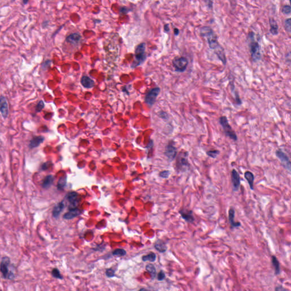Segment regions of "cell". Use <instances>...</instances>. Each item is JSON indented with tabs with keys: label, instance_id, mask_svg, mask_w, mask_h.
<instances>
[{
	"label": "cell",
	"instance_id": "cell-1",
	"mask_svg": "<svg viewBox=\"0 0 291 291\" xmlns=\"http://www.w3.org/2000/svg\"><path fill=\"white\" fill-rule=\"evenodd\" d=\"M201 36L206 38L210 48L214 51L221 46L218 41V37L212 28L208 26H204L200 28Z\"/></svg>",
	"mask_w": 291,
	"mask_h": 291
},
{
	"label": "cell",
	"instance_id": "cell-2",
	"mask_svg": "<svg viewBox=\"0 0 291 291\" xmlns=\"http://www.w3.org/2000/svg\"><path fill=\"white\" fill-rule=\"evenodd\" d=\"M0 271L5 279L13 280L15 278L14 267L11 259L6 256L2 258L0 262Z\"/></svg>",
	"mask_w": 291,
	"mask_h": 291
},
{
	"label": "cell",
	"instance_id": "cell-3",
	"mask_svg": "<svg viewBox=\"0 0 291 291\" xmlns=\"http://www.w3.org/2000/svg\"><path fill=\"white\" fill-rule=\"evenodd\" d=\"M254 33L249 32L248 36L249 45L251 57L254 62H258L261 60L262 55L260 53V47L259 43L255 41L254 39Z\"/></svg>",
	"mask_w": 291,
	"mask_h": 291
},
{
	"label": "cell",
	"instance_id": "cell-4",
	"mask_svg": "<svg viewBox=\"0 0 291 291\" xmlns=\"http://www.w3.org/2000/svg\"><path fill=\"white\" fill-rule=\"evenodd\" d=\"M189 154L187 151H182L179 154L176 159L177 170L180 172H186L190 168V163L188 160Z\"/></svg>",
	"mask_w": 291,
	"mask_h": 291
},
{
	"label": "cell",
	"instance_id": "cell-5",
	"mask_svg": "<svg viewBox=\"0 0 291 291\" xmlns=\"http://www.w3.org/2000/svg\"><path fill=\"white\" fill-rule=\"evenodd\" d=\"M219 121L221 126L223 128L225 135L234 141H237L238 140L237 135L229 124L227 117L225 116H222L220 117Z\"/></svg>",
	"mask_w": 291,
	"mask_h": 291
},
{
	"label": "cell",
	"instance_id": "cell-6",
	"mask_svg": "<svg viewBox=\"0 0 291 291\" xmlns=\"http://www.w3.org/2000/svg\"><path fill=\"white\" fill-rule=\"evenodd\" d=\"M145 43H141L136 48L135 52V60L132 67H137L143 63L146 59Z\"/></svg>",
	"mask_w": 291,
	"mask_h": 291
},
{
	"label": "cell",
	"instance_id": "cell-7",
	"mask_svg": "<svg viewBox=\"0 0 291 291\" xmlns=\"http://www.w3.org/2000/svg\"><path fill=\"white\" fill-rule=\"evenodd\" d=\"M172 64L176 71L183 72L188 66V59L185 57H176L172 61Z\"/></svg>",
	"mask_w": 291,
	"mask_h": 291
},
{
	"label": "cell",
	"instance_id": "cell-8",
	"mask_svg": "<svg viewBox=\"0 0 291 291\" xmlns=\"http://www.w3.org/2000/svg\"><path fill=\"white\" fill-rule=\"evenodd\" d=\"M276 155L277 156V158L280 160L282 166L284 167V168L285 170H287L288 171L291 172V162H290V160L289 159V158L287 155V154H285L281 150H277L276 151Z\"/></svg>",
	"mask_w": 291,
	"mask_h": 291
},
{
	"label": "cell",
	"instance_id": "cell-9",
	"mask_svg": "<svg viewBox=\"0 0 291 291\" xmlns=\"http://www.w3.org/2000/svg\"><path fill=\"white\" fill-rule=\"evenodd\" d=\"M159 88L156 87L151 89L149 92L147 93L145 97V103L149 106H153L154 103L156 101V98L160 93Z\"/></svg>",
	"mask_w": 291,
	"mask_h": 291
},
{
	"label": "cell",
	"instance_id": "cell-10",
	"mask_svg": "<svg viewBox=\"0 0 291 291\" xmlns=\"http://www.w3.org/2000/svg\"><path fill=\"white\" fill-rule=\"evenodd\" d=\"M164 154L170 162L174 160L178 155L177 148L173 143H170L166 146Z\"/></svg>",
	"mask_w": 291,
	"mask_h": 291
},
{
	"label": "cell",
	"instance_id": "cell-11",
	"mask_svg": "<svg viewBox=\"0 0 291 291\" xmlns=\"http://www.w3.org/2000/svg\"><path fill=\"white\" fill-rule=\"evenodd\" d=\"M231 180L233 185V190L234 192H237L241 186V179L238 172L233 169L231 171Z\"/></svg>",
	"mask_w": 291,
	"mask_h": 291
},
{
	"label": "cell",
	"instance_id": "cell-12",
	"mask_svg": "<svg viewBox=\"0 0 291 291\" xmlns=\"http://www.w3.org/2000/svg\"><path fill=\"white\" fill-rule=\"evenodd\" d=\"M0 112L4 118H6L9 115V106L7 99L4 96H0Z\"/></svg>",
	"mask_w": 291,
	"mask_h": 291
},
{
	"label": "cell",
	"instance_id": "cell-13",
	"mask_svg": "<svg viewBox=\"0 0 291 291\" xmlns=\"http://www.w3.org/2000/svg\"><path fill=\"white\" fill-rule=\"evenodd\" d=\"M179 213L181 215V218L188 223H193L195 220L192 210L183 209L179 211Z\"/></svg>",
	"mask_w": 291,
	"mask_h": 291
},
{
	"label": "cell",
	"instance_id": "cell-14",
	"mask_svg": "<svg viewBox=\"0 0 291 291\" xmlns=\"http://www.w3.org/2000/svg\"><path fill=\"white\" fill-rule=\"evenodd\" d=\"M235 210L233 208H231L229 210V221L232 228L239 227L241 224L239 222H235L234 221Z\"/></svg>",
	"mask_w": 291,
	"mask_h": 291
},
{
	"label": "cell",
	"instance_id": "cell-15",
	"mask_svg": "<svg viewBox=\"0 0 291 291\" xmlns=\"http://www.w3.org/2000/svg\"><path fill=\"white\" fill-rule=\"evenodd\" d=\"M82 213V211L78 209H71L70 211L68 212L65 213L63 216L64 219L66 220H71L75 218L76 217H78L79 215H80Z\"/></svg>",
	"mask_w": 291,
	"mask_h": 291
},
{
	"label": "cell",
	"instance_id": "cell-16",
	"mask_svg": "<svg viewBox=\"0 0 291 291\" xmlns=\"http://www.w3.org/2000/svg\"><path fill=\"white\" fill-rule=\"evenodd\" d=\"M269 22L270 25V32L273 36H277L278 34V30H279V26L277 25V22L276 21L274 18H271L269 19Z\"/></svg>",
	"mask_w": 291,
	"mask_h": 291
},
{
	"label": "cell",
	"instance_id": "cell-17",
	"mask_svg": "<svg viewBox=\"0 0 291 291\" xmlns=\"http://www.w3.org/2000/svg\"><path fill=\"white\" fill-rule=\"evenodd\" d=\"M214 52H215V53L216 54L217 56L218 57V59L222 61V63L224 65H226L227 61H226V57L225 56V51H224V48L222 47L221 46L220 48H218V49L215 50Z\"/></svg>",
	"mask_w": 291,
	"mask_h": 291
},
{
	"label": "cell",
	"instance_id": "cell-18",
	"mask_svg": "<svg viewBox=\"0 0 291 291\" xmlns=\"http://www.w3.org/2000/svg\"><path fill=\"white\" fill-rule=\"evenodd\" d=\"M154 247L160 252H165L167 251V247L163 241L158 239L154 244Z\"/></svg>",
	"mask_w": 291,
	"mask_h": 291
},
{
	"label": "cell",
	"instance_id": "cell-19",
	"mask_svg": "<svg viewBox=\"0 0 291 291\" xmlns=\"http://www.w3.org/2000/svg\"><path fill=\"white\" fill-rule=\"evenodd\" d=\"M82 85L86 88H91L94 86V81L88 76H83L81 79Z\"/></svg>",
	"mask_w": 291,
	"mask_h": 291
},
{
	"label": "cell",
	"instance_id": "cell-20",
	"mask_svg": "<svg viewBox=\"0 0 291 291\" xmlns=\"http://www.w3.org/2000/svg\"><path fill=\"white\" fill-rule=\"evenodd\" d=\"M81 39V36L78 33H74L68 36L67 38V41L68 42L70 43L73 44H78Z\"/></svg>",
	"mask_w": 291,
	"mask_h": 291
},
{
	"label": "cell",
	"instance_id": "cell-21",
	"mask_svg": "<svg viewBox=\"0 0 291 291\" xmlns=\"http://www.w3.org/2000/svg\"><path fill=\"white\" fill-rule=\"evenodd\" d=\"M44 140V138L42 136L36 137L31 140L30 143V148H35L39 146Z\"/></svg>",
	"mask_w": 291,
	"mask_h": 291
},
{
	"label": "cell",
	"instance_id": "cell-22",
	"mask_svg": "<svg viewBox=\"0 0 291 291\" xmlns=\"http://www.w3.org/2000/svg\"><path fill=\"white\" fill-rule=\"evenodd\" d=\"M245 178L249 183V186L250 189L253 191L254 190V175L250 171H246L245 172Z\"/></svg>",
	"mask_w": 291,
	"mask_h": 291
},
{
	"label": "cell",
	"instance_id": "cell-23",
	"mask_svg": "<svg viewBox=\"0 0 291 291\" xmlns=\"http://www.w3.org/2000/svg\"><path fill=\"white\" fill-rule=\"evenodd\" d=\"M78 194L77 193L71 192L67 195V200L71 204L76 206L78 204Z\"/></svg>",
	"mask_w": 291,
	"mask_h": 291
},
{
	"label": "cell",
	"instance_id": "cell-24",
	"mask_svg": "<svg viewBox=\"0 0 291 291\" xmlns=\"http://www.w3.org/2000/svg\"><path fill=\"white\" fill-rule=\"evenodd\" d=\"M64 205L63 202H60L58 204H57L53 208V216L55 218L58 217L60 215L61 212L64 209Z\"/></svg>",
	"mask_w": 291,
	"mask_h": 291
},
{
	"label": "cell",
	"instance_id": "cell-25",
	"mask_svg": "<svg viewBox=\"0 0 291 291\" xmlns=\"http://www.w3.org/2000/svg\"><path fill=\"white\" fill-rule=\"evenodd\" d=\"M272 266L274 267L275 268V275H279L280 273V264L278 261L276 257L275 256H272Z\"/></svg>",
	"mask_w": 291,
	"mask_h": 291
},
{
	"label": "cell",
	"instance_id": "cell-26",
	"mask_svg": "<svg viewBox=\"0 0 291 291\" xmlns=\"http://www.w3.org/2000/svg\"><path fill=\"white\" fill-rule=\"evenodd\" d=\"M53 177L52 175H48L46 177L43 181V187L45 189L50 188L53 184Z\"/></svg>",
	"mask_w": 291,
	"mask_h": 291
},
{
	"label": "cell",
	"instance_id": "cell-27",
	"mask_svg": "<svg viewBox=\"0 0 291 291\" xmlns=\"http://www.w3.org/2000/svg\"><path fill=\"white\" fill-rule=\"evenodd\" d=\"M146 270L150 274L151 278L153 279H154L156 277V268L153 264H148L146 267Z\"/></svg>",
	"mask_w": 291,
	"mask_h": 291
},
{
	"label": "cell",
	"instance_id": "cell-28",
	"mask_svg": "<svg viewBox=\"0 0 291 291\" xmlns=\"http://www.w3.org/2000/svg\"><path fill=\"white\" fill-rule=\"evenodd\" d=\"M156 255L154 252H150L149 254L142 256V260L143 262L149 261L151 262H154L156 260Z\"/></svg>",
	"mask_w": 291,
	"mask_h": 291
},
{
	"label": "cell",
	"instance_id": "cell-29",
	"mask_svg": "<svg viewBox=\"0 0 291 291\" xmlns=\"http://www.w3.org/2000/svg\"><path fill=\"white\" fill-rule=\"evenodd\" d=\"M112 254L113 255L116 256H123L126 255V251L124 249H116L113 252H112Z\"/></svg>",
	"mask_w": 291,
	"mask_h": 291
},
{
	"label": "cell",
	"instance_id": "cell-30",
	"mask_svg": "<svg viewBox=\"0 0 291 291\" xmlns=\"http://www.w3.org/2000/svg\"><path fill=\"white\" fill-rule=\"evenodd\" d=\"M51 274L54 278L58 279H63V276L61 275L59 270L57 268H53V270H52Z\"/></svg>",
	"mask_w": 291,
	"mask_h": 291
},
{
	"label": "cell",
	"instance_id": "cell-31",
	"mask_svg": "<svg viewBox=\"0 0 291 291\" xmlns=\"http://www.w3.org/2000/svg\"><path fill=\"white\" fill-rule=\"evenodd\" d=\"M66 183H67V177L66 176L61 178L58 181L57 187L59 189H62V188H64L65 185L66 184Z\"/></svg>",
	"mask_w": 291,
	"mask_h": 291
},
{
	"label": "cell",
	"instance_id": "cell-32",
	"mask_svg": "<svg viewBox=\"0 0 291 291\" xmlns=\"http://www.w3.org/2000/svg\"><path fill=\"white\" fill-rule=\"evenodd\" d=\"M206 154L208 156L212 158L215 159L220 154V151L218 150H211L206 152Z\"/></svg>",
	"mask_w": 291,
	"mask_h": 291
},
{
	"label": "cell",
	"instance_id": "cell-33",
	"mask_svg": "<svg viewBox=\"0 0 291 291\" xmlns=\"http://www.w3.org/2000/svg\"><path fill=\"white\" fill-rule=\"evenodd\" d=\"M284 27L287 32H291V19L288 18L284 21Z\"/></svg>",
	"mask_w": 291,
	"mask_h": 291
},
{
	"label": "cell",
	"instance_id": "cell-34",
	"mask_svg": "<svg viewBox=\"0 0 291 291\" xmlns=\"http://www.w3.org/2000/svg\"><path fill=\"white\" fill-rule=\"evenodd\" d=\"M44 108V102L42 100H40L36 106V112H40Z\"/></svg>",
	"mask_w": 291,
	"mask_h": 291
},
{
	"label": "cell",
	"instance_id": "cell-35",
	"mask_svg": "<svg viewBox=\"0 0 291 291\" xmlns=\"http://www.w3.org/2000/svg\"><path fill=\"white\" fill-rule=\"evenodd\" d=\"M281 11L283 14H286V15L290 14L291 12V6L289 5H284L282 7Z\"/></svg>",
	"mask_w": 291,
	"mask_h": 291
},
{
	"label": "cell",
	"instance_id": "cell-36",
	"mask_svg": "<svg viewBox=\"0 0 291 291\" xmlns=\"http://www.w3.org/2000/svg\"><path fill=\"white\" fill-rule=\"evenodd\" d=\"M105 274H106L107 276L109 277V278L114 277L115 276V271L113 270L112 268H108V269L106 270Z\"/></svg>",
	"mask_w": 291,
	"mask_h": 291
},
{
	"label": "cell",
	"instance_id": "cell-37",
	"mask_svg": "<svg viewBox=\"0 0 291 291\" xmlns=\"http://www.w3.org/2000/svg\"><path fill=\"white\" fill-rule=\"evenodd\" d=\"M170 175V171L166 170L163 171L161 172L159 174V176L160 178H164V179H167L169 177Z\"/></svg>",
	"mask_w": 291,
	"mask_h": 291
},
{
	"label": "cell",
	"instance_id": "cell-38",
	"mask_svg": "<svg viewBox=\"0 0 291 291\" xmlns=\"http://www.w3.org/2000/svg\"><path fill=\"white\" fill-rule=\"evenodd\" d=\"M166 278V275L163 271H160L158 274V280L159 281L163 280Z\"/></svg>",
	"mask_w": 291,
	"mask_h": 291
},
{
	"label": "cell",
	"instance_id": "cell-39",
	"mask_svg": "<svg viewBox=\"0 0 291 291\" xmlns=\"http://www.w3.org/2000/svg\"><path fill=\"white\" fill-rule=\"evenodd\" d=\"M287 289L285 288L282 285H278L275 288V291H288Z\"/></svg>",
	"mask_w": 291,
	"mask_h": 291
},
{
	"label": "cell",
	"instance_id": "cell-40",
	"mask_svg": "<svg viewBox=\"0 0 291 291\" xmlns=\"http://www.w3.org/2000/svg\"><path fill=\"white\" fill-rule=\"evenodd\" d=\"M235 100L237 101V103H238V105H241L242 103V101L240 98H239V96L238 95V93L237 92H235Z\"/></svg>",
	"mask_w": 291,
	"mask_h": 291
},
{
	"label": "cell",
	"instance_id": "cell-41",
	"mask_svg": "<svg viewBox=\"0 0 291 291\" xmlns=\"http://www.w3.org/2000/svg\"><path fill=\"white\" fill-rule=\"evenodd\" d=\"M162 115L160 116L161 117L163 118H168V115L165 112H162Z\"/></svg>",
	"mask_w": 291,
	"mask_h": 291
},
{
	"label": "cell",
	"instance_id": "cell-42",
	"mask_svg": "<svg viewBox=\"0 0 291 291\" xmlns=\"http://www.w3.org/2000/svg\"><path fill=\"white\" fill-rule=\"evenodd\" d=\"M164 30L165 32H168L170 31V28H169V25L168 24H166L164 25Z\"/></svg>",
	"mask_w": 291,
	"mask_h": 291
},
{
	"label": "cell",
	"instance_id": "cell-43",
	"mask_svg": "<svg viewBox=\"0 0 291 291\" xmlns=\"http://www.w3.org/2000/svg\"><path fill=\"white\" fill-rule=\"evenodd\" d=\"M179 34V30L177 28H175L174 29V34L175 36H178Z\"/></svg>",
	"mask_w": 291,
	"mask_h": 291
},
{
	"label": "cell",
	"instance_id": "cell-44",
	"mask_svg": "<svg viewBox=\"0 0 291 291\" xmlns=\"http://www.w3.org/2000/svg\"><path fill=\"white\" fill-rule=\"evenodd\" d=\"M207 2H208V7H209V8L212 7V6H213V1H207Z\"/></svg>",
	"mask_w": 291,
	"mask_h": 291
},
{
	"label": "cell",
	"instance_id": "cell-45",
	"mask_svg": "<svg viewBox=\"0 0 291 291\" xmlns=\"http://www.w3.org/2000/svg\"><path fill=\"white\" fill-rule=\"evenodd\" d=\"M138 291H150L147 289H146L145 288H141Z\"/></svg>",
	"mask_w": 291,
	"mask_h": 291
},
{
	"label": "cell",
	"instance_id": "cell-46",
	"mask_svg": "<svg viewBox=\"0 0 291 291\" xmlns=\"http://www.w3.org/2000/svg\"><path fill=\"white\" fill-rule=\"evenodd\" d=\"M23 4H26V3H27V2H28V1H23Z\"/></svg>",
	"mask_w": 291,
	"mask_h": 291
}]
</instances>
